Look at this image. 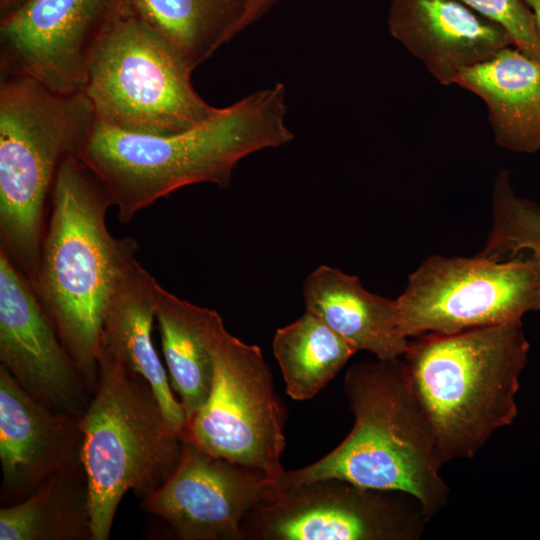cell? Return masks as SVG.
Listing matches in <instances>:
<instances>
[{
  "label": "cell",
  "instance_id": "obj_1",
  "mask_svg": "<svg viewBox=\"0 0 540 540\" xmlns=\"http://www.w3.org/2000/svg\"><path fill=\"white\" fill-rule=\"evenodd\" d=\"M282 83L217 108L203 122L177 133L138 134L96 120L76 156L104 185L118 219L127 223L160 198L185 186L226 188L245 157L294 139L286 124Z\"/></svg>",
  "mask_w": 540,
  "mask_h": 540
},
{
  "label": "cell",
  "instance_id": "obj_2",
  "mask_svg": "<svg viewBox=\"0 0 540 540\" xmlns=\"http://www.w3.org/2000/svg\"><path fill=\"white\" fill-rule=\"evenodd\" d=\"M50 198L32 285L92 394L105 314L138 245L110 234L109 194L76 155L61 163Z\"/></svg>",
  "mask_w": 540,
  "mask_h": 540
},
{
  "label": "cell",
  "instance_id": "obj_3",
  "mask_svg": "<svg viewBox=\"0 0 540 540\" xmlns=\"http://www.w3.org/2000/svg\"><path fill=\"white\" fill-rule=\"evenodd\" d=\"M344 392L355 422L347 437L318 461L284 470L274 489L339 478L416 498L432 518L449 501L431 426L412 390L403 358L353 364Z\"/></svg>",
  "mask_w": 540,
  "mask_h": 540
},
{
  "label": "cell",
  "instance_id": "obj_4",
  "mask_svg": "<svg viewBox=\"0 0 540 540\" xmlns=\"http://www.w3.org/2000/svg\"><path fill=\"white\" fill-rule=\"evenodd\" d=\"M412 338L402 358L441 466L474 457L517 417L515 398L530 348L521 320Z\"/></svg>",
  "mask_w": 540,
  "mask_h": 540
},
{
  "label": "cell",
  "instance_id": "obj_5",
  "mask_svg": "<svg viewBox=\"0 0 540 540\" xmlns=\"http://www.w3.org/2000/svg\"><path fill=\"white\" fill-rule=\"evenodd\" d=\"M96 116L86 94H63L1 70V247L33 284L44 215L57 171L89 137Z\"/></svg>",
  "mask_w": 540,
  "mask_h": 540
},
{
  "label": "cell",
  "instance_id": "obj_6",
  "mask_svg": "<svg viewBox=\"0 0 540 540\" xmlns=\"http://www.w3.org/2000/svg\"><path fill=\"white\" fill-rule=\"evenodd\" d=\"M97 382L80 417L93 540H107L117 507L132 490L144 499L177 467L183 437L166 420L149 383L97 355Z\"/></svg>",
  "mask_w": 540,
  "mask_h": 540
},
{
  "label": "cell",
  "instance_id": "obj_7",
  "mask_svg": "<svg viewBox=\"0 0 540 540\" xmlns=\"http://www.w3.org/2000/svg\"><path fill=\"white\" fill-rule=\"evenodd\" d=\"M193 70L163 34L132 14L98 45L83 92L96 119L106 125L130 133L172 134L217 110L193 88Z\"/></svg>",
  "mask_w": 540,
  "mask_h": 540
},
{
  "label": "cell",
  "instance_id": "obj_8",
  "mask_svg": "<svg viewBox=\"0 0 540 540\" xmlns=\"http://www.w3.org/2000/svg\"><path fill=\"white\" fill-rule=\"evenodd\" d=\"M410 338L519 321L540 310V256L501 260L430 256L396 299Z\"/></svg>",
  "mask_w": 540,
  "mask_h": 540
},
{
  "label": "cell",
  "instance_id": "obj_9",
  "mask_svg": "<svg viewBox=\"0 0 540 540\" xmlns=\"http://www.w3.org/2000/svg\"><path fill=\"white\" fill-rule=\"evenodd\" d=\"M213 356L210 393L187 420L182 437L213 456L258 469L273 481L284 471L285 410L263 353L223 327Z\"/></svg>",
  "mask_w": 540,
  "mask_h": 540
},
{
  "label": "cell",
  "instance_id": "obj_10",
  "mask_svg": "<svg viewBox=\"0 0 540 540\" xmlns=\"http://www.w3.org/2000/svg\"><path fill=\"white\" fill-rule=\"evenodd\" d=\"M431 517L413 496L339 478L269 486L245 516L242 539L417 540Z\"/></svg>",
  "mask_w": 540,
  "mask_h": 540
},
{
  "label": "cell",
  "instance_id": "obj_11",
  "mask_svg": "<svg viewBox=\"0 0 540 540\" xmlns=\"http://www.w3.org/2000/svg\"><path fill=\"white\" fill-rule=\"evenodd\" d=\"M132 14L134 0H28L0 19L1 70L81 92L98 45Z\"/></svg>",
  "mask_w": 540,
  "mask_h": 540
},
{
  "label": "cell",
  "instance_id": "obj_12",
  "mask_svg": "<svg viewBox=\"0 0 540 540\" xmlns=\"http://www.w3.org/2000/svg\"><path fill=\"white\" fill-rule=\"evenodd\" d=\"M0 362L50 411L80 418L91 392L27 276L0 247Z\"/></svg>",
  "mask_w": 540,
  "mask_h": 540
},
{
  "label": "cell",
  "instance_id": "obj_13",
  "mask_svg": "<svg viewBox=\"0 0 540 540\" xmlns=\"http://www.w3.org/2000/svg\"><path fill=\"white\" fill-rule=\"evenodd\" d=\"M271 480L262 471L213 456L183 438L168 480L141 500L182 540H240L242 523Z\"/></svg>",
  "mask_w": 540,
  "mask_h": 540
},
{
  "label": "cell",
  "instance_id": "obj_14",
  "mask_svg": "<svg viewBox=\"0 0 540 540\" xmlns=\"http://www.w3.org/2000/svg\"><path fill=\"white\" fill-rule=\"evenodd\" d=\"M80 418L56 414L33 399L0 365L1 502L30 496L81 461Z\"/></svg>",
  "mask_w": 540,
  "mask_h": 540
},
{
  "label": "cell",
  "instance_id": "obj_15",
  "mask_svg": "<svg viewBox=\"0 0 540 540\" xmlns=\"http://www.w3.org/2000/svg\"><path fill=\"white\" fill-rule=\"evenodd\" d=\"M391 35L442 85L513 45L508 32L460 0H391Z\"/></svg>",
  "mask_w": 540,
  "mask_h": 540
},
{
  "label": "cell",
  "instance_id": "obj_16",
  "mask_svg": "<svg viewBox=\"0 0 540 540\" xmlns=\"http://www.w3.org/2000/svg\"><path fill=\"white\" fill-rule=\"evenodd\" d=\"M159 283L134 258L108 306L98 354L143 377L153 389L170 426L183 436L186 413L175 397L164 364L152 340Z\"/></svg>",
  "mask_w": 540,
  "mask_h": 540
},
{
  "label": "cell",
  "instance_id": "obj_17",
  "mask_svg": "<svg viewBox=\"0 0 540 540\" xmlns=\"http://www.w3.org/2000/svg\"><path fill=\"white\" fill-rule=\"evenodd\" d=\"M302 296L306 310L356 351H368L379 360H394L405 354L409 338L400 329L396 299L369 292L358 277L320 265L305 279Z\"/></svg>",
  "mask_w": 540,
  "mask_h": 540
},
{
  "label": "cell",
  "instance_id": "obj_18",
  "mask_svg": "<svg viewBox=\"0 0 540 540\" xmlns=\"http://www.w3.org/2000/svg\"><path fill=\"white\" fill-rule=\"evenodd\" d=\"M455 84L486 104L498 145L518 153L540 150V61L511 45L464 71Z\"/></svg>",
  "mask_w": 540,
  "mask_h": 540
},
{
  "label": "cell",
  "instance_id": "obj_19",
  "mask_svg": "<svg viewBox=\"0 0 540 540\" xmlns=\"http://www.w3.org/2000/svg\"><path fill=\"white\" fill-rule=\"evenodd\" d=\"M155 320L171 387L189 420L210 393L214 345L225 327L223 319L216 310L183 300L159 284Z\"/></svg>",
  "mask_w": 540,
  "mask_h": 540
},
{
  "label": "cell",
  "instance_id": "obj_20",
  "mask_svg": "<svg viewBox=\"0 0 540 540\" xmlns=\"http://www.w3.org/2000/svg\"><path fill=\"white\" fill-rule=\"evenodd\" d=\"M0 540H93L82 461L46 480L24 500L2 506Z\"/></svg>",
  "mask_w": 540,
  "mask_h": 540
},
{
  "label": "cell",
  "instance_id": "obj_21",
  "mask_svg": "<svg viewBox=\"0 0 540 540\" xmlns=\"http://www.w3.org/2000/svg\"><path fill=\"white\" fill-rule=\"evenodd\" d=\"M247 0H134L135 14L195 69L238 35Z\"/></svg>",
  "mask_w": 540,
  "mask_h": 540
},
{
  "label": "cell",
  "instance_id": "obj_22",
  "mask_svg": "<svg viewBox=\"0 0 540 540\" xmlns=\"http://www.w3.org/2000/svg\"><path fill=\"white\" fill-rule=\"evenodd\" d=\"M272 347L286 392L299 401L318 394L357 352L307 310L291 324L276 330Z\"/></svg>",
  "mask_w": 540,
  "mask_h": 540
},
{
  "label": "cell",
  "instance_id": "obj_23",
  "mask_svg": "<svg viewBox=\"0 0 540 540\" xmlns=\"http://www.w3.org/2000/svg\"><path fill=\"white\" fill-rule=\"evenodd\" d=\"M493 224L481 255L502 260L528 250L540 256V205L519 198L509 174H498L493 190Z\"/></svg>",
  "mask_w": 540,
  "mask_h": 540
},
{
  "label": "cell",
  "instance_id": "obj_24",
  "mask_svg": "<svg viewBox=\"0 0 540 540\" xmlns=\"http://www.w3.org/2000/svg\"><path fill=\"white\" fill-rule=\"evenodd\" d=\"M484 17L501 25L513 46L540 61V37L531 10L523 0H460Z\"/></svg>",
  "mask_w": 540,
  "mask_h": 540
},
{
  "label": "cell",
  "instance_id": "obj_25",
  "mask_svg": "<svg viewBox=\"0 0 540 540\" xmlns=\"http://www.w3.org/2000/svg\"><path fill=\"white\" fill-rule=\"evenodd\" d=\"M283 0H247L245 10L238 27V34L255 24L274 6Z\"/></svg>",
  "mask_w": 540,
  "mask_h": 540
},
{
  "label": "cell",
  "instance_id": "obj_26",
  "mask_svg": "<svg viewBox=\"0 0 540 540\" xmlns=\"http://www.w3.org/2000/svg\"><path fill=\"white\" fill-rule=\"evenodd\" d=\"M28 0H0V19L12 14Z\"/></svg>",
  "mask_w": 540,
  "mask_h": 540
},
{
  "label": "cell",
  "instance_id": "obj_27",
  "mask_svg": "<svg viewBox=\"0 0 540 540\" xmlns=\"http://www.w3.org/2000/svg\"><path fill=\"white\" fill-rule=\"evenodd\" d=\"M531 10L540 37V0H523Z\"/></svg>",
  "mask_w": 540,
  "mask_h": 540
}]
</instances>
